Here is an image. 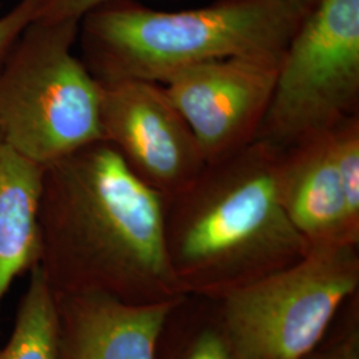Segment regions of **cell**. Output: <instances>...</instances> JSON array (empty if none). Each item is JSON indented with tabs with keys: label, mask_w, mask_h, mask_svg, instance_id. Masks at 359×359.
I'll return each instance as SVG.
<instances>
[{
	"label": "cell",
	"mask_w": 359,
	"mask_h": 359,
	"mask_svg": "<svg viewBox=\"0 0 359 359\" xmlns=\"http://www.w3.org/2000/svg\"><path fill=\"white\" fill-rule=\"evenodd\" d=\"M313 359H359V339L357 334L350 335L333 348Z\"/></svg>",
	"instance_id": "16"
},
{
	"label": "cell",
	"mask_w": 359,
	"mask_h": 359,
	"mask_svg": "<svg viewBox=\"0 0 359 359\" xmlns=\"http://www.w3.org/2000/svg\"><path fill=\"white\" fill-rule=\"evenodd\" d=\"M278 187L287 217L309 246L358 244L359 222L347 206L332 130L281 151Z\"/></svg>",
	"instance_id": "10"
},
{
	"label": "cell",
	"mask_w": 359,
	"mask_h": 359,
	"mask_svg": "<svg viewBox=\"0 0 359 359\" xmlns=\"http://www.w3.org/2000/svg\"><path fill=\"white\" fill-rule=\"evenodd\" d=\"M79 25L36 18L0 68V139L41 167L103 140L100 83L72 51Z\"/></svg>",
	"instance_id": "4"
},
{
	"label": "cell",
	"mask_w": 359,
	"mask_h": 359,
	"mask_svg": "<svg viewBox=\"0 0 359 359\" xmlns=\"http://www.w3.org/2000/svg\"><path fill=\"white\" fill-rule=\"evenodd\" d=\"M298 1H304V3H308V4H311V6H313L317 0H298Z\"/></svg>",
	"instance_id": "17"
},
{
	"label": "cell",
	"mask_w": 359,
	"mask_h": 359,
	"mask_svg": "<svg viewBox=\"0 0 359 359\" xmlns=\"http://www.w3.org/2000/svg\"><path fill=\"white\" fill-rule=\"evenodd\" d=\"M59 359H156L176 301L128 302L100 293L56 294Z\"/></svg>",
	"instance_id": "9"
},
{
	"label": "cell",
	"mask_w": 359,
	"mask_h": 359,
	"mask_svg": "<svg viewBox=\"0 0 359 359\" xmlns=\"http://www.w3.org/2000/svg\"><path fill=\"white\" fill-rule=\"evenodd\" d=\"M29 274L13 333L0 347V359H59L56 294L38 266Z\"/></svg>",
	"instance_id": "12"
},
{
	"label": "cell",
	"mask_w": 359,
	"mask_h": 359,
	"mask_svg": "<svg viewBox=\"0 0 359 359\" xmlns=\"http://www.w3.org/2000/svg\"><path fill=\"white\" fill-rule=\"evenodd\" d=\"M311 7L298 0H215L158 11L137 0H108L84 13L77 39L96 80L163 83L187 67L221 57H281Z\"/></svg>",
	"instance_id": "2"
},
{
	"label": "cell",
	"mask_w": 359,
	"mask_h": 359,
	"mask_svg": "<svg viewBox=\"0 0 359 359\" xmlns=\"http://www.w3.org/2000/svg\"><path fill=\"white\" fill-rule=\"evenodd\" d=\"M187 359H237L226 338L213 332H205L194 342Z\"/></svg>",
	"instance_id": "15"
},
{
	"label": "cell",
	"mask_w": 359,
	"mask_h": 359,
	"mask_svg": "<svg viewBox=\"0 0 359 359\" xmlns=\"http://www.w3.org/2000/svg\"><path fill=\"white\" fill-rule=\"evenodd\" d=\"M108 0H44L39 13L38 19L46 20H62V19H77L80 20L84 13L93 7Z\"/></svg>",
	"instance_id": "14"
},
{
	"label": "cell",
	"mask_w": 359,
	"mask_h": 359,
	"mask_svg": "<svg viewBox=\"0 0 359 359\" xmlns=\"http://www.w3.org/2000/svg\"><path fill=\"white\" fill-rule=\"evenodd\" d=\"M359 115V0H317L281 57L256 140L286 151Z\"/></svg>",
	"instance_id": "6"
},
{
	"label": "cell",
	"mask_w": 359,
	"mask_h": 359,
	"mask_svg": "<svg viewBox=\"0 0 359 359\" xmlns=\"http://www.w3.org/2000/svg\"><path fill=\"white\" fill-rule=\"evenodd\" d=\"M43 176L44 167L0 139V311L13 281L38 266Z\"/></svg>",
	"instance_id": "11"
},
{
	"label": "cell",
	"mask_w": 359,
	"mask_h": 359,
	"mask_svg": "<svg viewBox=\"0 0 359 359\" xmlns=\"http://www.w3.org/2000/svg\"><path fill=\"white\" fill-rule=\"evenodd\" d=\"M38 268L55 294L100 293L149 301L177 283L167 240V200L104 140L44 167Z\"/></svg>",
	"instance_id": "1"
},
{
	"label": "cell",
	"mask_w": 359,
	"mask_h": 359,
	"mask_svg": "<svg viewBox=\"0 0 359 359\" xmlns=\"http://www.w3.org/2000/svg\"><path fill=\"white\" fill-rule=\"evenodd\" d=\"M357 245H317L226 295V341L237 359H305L359 283Z\"/></svg>",
	"instance_id": "5"
},
{
	"label": "cell",
	"mask_w": 359,
	"mask_h": 359,
	"mask_svg": "<svg viewBox=\"0 0 359 359\" xmlns=\"http://www.w3.org/2000/svg\"><path fill=\"white\" fill-rule=\"evenodd\" d=\"M281 151L255 140L167 200L168 249L177 277L250 280L309 250L283 209Z\"/></svg>",
	"instance_id": "3"
},
{
	"label": "cell",
	"mask_w": 359,
	"mask_h": 359,
	"mask_svg": "<svg viewBox=\"0 0 359 359\" xmlns=\"http://www.w3.org/2000/svg\"><path fill=\"white\" fill-rule=\"evenodd\" d=\"M44 0H19L8 13L0 16V68L15 41L36 19Z\"/></svg>",
	"instance_id": "13"
},
{
	"label": "cell",
	"mask_w": 359,
	"mask_h": 359,
	"mask_svg": "<svg viewBox=\"0 0 359 359\" xmlns=\"http://www.w3.org/2000/svg\"><path fill=\"white\" fill-rule=\"evenodd\" d=\"M99 83L104 142L165 200L185 191L206 161L163 84L142 79Z\"/></svg>",
	"instance_id": "8"
},
{
	"label": "cell",
	"mask_w": 359,
	"mask_h": 359,
	"mask_svg": "<svg viewBox=\"0 0 359 359\" xmlns=\"http://www.w3.org/2000/svg\"><path fill=\"white\" fill-rule=\"evenodd\" d=\"M281 57H221L187 67L161 83L192 129L206 165L231 157L256 140Z\"/></svg>",
	"instance_id": "7"
}]
</instances>
